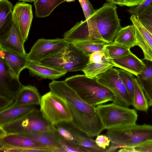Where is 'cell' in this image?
<instances>
[{
  "label": "cell",
  "instance_id": "cell-5",
  "mask_svg": "<svg viewBox=\"0 0 152 152\" xmlns=\"http://www.w3.org/2000/svg\"><path fill=\"white\" fill-rule=\"evenodd\" d=\"M89 61V56L73 43L55 54L37 63L67 72L82 71Z\"/></svg>",
  "mask_w": 152,
  "mask_h": 152
},
{
  "label": "cell",
  "instance_id": "cell-36",
  "mask_svg": "<svg viewBox=\"0 0 152 152\" xmlns=\"http://www.w3.org/2000/svg\"><path fill=\"white\" fill-rule=\"evenodd\" d=\"M152 3V0H145L141 4L134 7H131L128 12L131 15L137 16L144 9Z\"/></svg>",
  "mask_w": 152,
  "mask_h": 152
},
{
  "label": "cell",
  "instance_id": "cell-20",
  "mask_svg": "<svg viewBox=\"0 0 152 152\" xmlns=\"http://www.w3.org/2000/svg\"><path fill=\"white\" fill-rule=\"evenodd\" d=\"M0 58L2 59L10 69L19 77L21 72L26 68L29 63L26 56H22L0 49Z\"/></svg>",
  "mask_w": 152,
  "mask_h": 152
},
{
  "label": "cell",
  "instance_id": "cell-21",
  "mask_svg": "<svg viewBox=\"0 0 152 152\" xmlns=\"http://www.w3.org/2000/svg\"><path fill=\"white\" fill-rule=\"evenodd\" d=\"M26 68L28 69L29 75L32 76L53 80L64 76L67 72L29 61Z\"/></svg>",
  "mask_w": 152,
  "mask_h": 152
},
{
  "label": "cell",
  "instance_id": "cell-41",
  "mask_svg": "<svg viewBox=\"0 0 152 152\" xmlns=\"http://www.w3.org/2000/svg\"><path fill=\"white\" fill-rule=\"evenodd\" d=\"M109 3L120 6H127V4L124 0H106Z\"/></svg>",
  "mask_w": 152,
  "mask_h": 152
},
{
  "label": "cell",
  "instance_id": "cell-8",
  "mask_svg": "<svg viewBox=\"0 0 152 152\" xmlns=\"http://www.w3.org/2000/svg\"><path fill=\"white\" fill-rule=\"evenodd\" d=\"M105 129L136 123L138 115L136 111L113 102L96 107Z\"/></svg>",
  "mask_w": 152,
  "mask_h": 152
},
{
  "label": "cell",
  "instance_id": "cell-13",
  "mask_svg": "<svg viewBox=\"0 0 152 152\" xmlns=\"http://www.w3.org/2000/svg\"><path fill=\"white\" fill-rule=\"evenodd\" d=\"M32 6L25 2L16 3L13 8L12 21L25 43L27 40L33 18Z\"/></svg>",
  "mask_w": 152,
  "mask_h": 152
},
{
  "label": "cell",
  "instance_id": "cell-44",
  "mask_svg": "<svg viewBox=\"0 0 152 152\" xmlns=\"http://www.w3.org/2000/svg\"><path fill=\"white\" fill-rule=\"evenodd\" d=\"M19 1H23L25 2H34L36 0H18Z\"/></svg>",
  "mask_w": 152,
  "mask_h": 152
},
{
  "label": "cell",
  "instance_id": "cell-16",
  "mask_svg": "<svg viewBox=\"0 0 152 152\" xmlns=\"http://www.w3.org/2000/svg\"><path fill=\"white\" fill-rule=\"evenodd\" d=\"M63 37V38L69 43L80 42L104 43L99 41L94 37L86 20L77 23L70 30L64 33Z\"/></svg>",
  "mask_w": 152,
  "mask_h": 152
},
{
  "label": "cell",
  "instance_id": "cell-25",
  "mask_svg": "<svg viewBox=\"0 0 152 152\" xmlns=\"http://www.w3.org/2000/svg\"><path fill=\"white\" fill-rule=\"evenodd\" d=\"M14 6L8 0H0V36L5 34L12 24Z\"/></svg>",
  "mask_w": 152,
  "mask_h": 152
},
{
  "label": "cell",
  "instance_id": "cell-4",
  "mask_svg": "<svg viewBox=\"0 0 152 152\" xmlns=\"http://www.w3.org/2000/svg\"><path fill=\"white\" fill-rule=\"evenodd\" d=\"M106 135L118 149L135 146L152 140V125L136 123L115 126L107 129Z\"/></svg>",
  "mask_w": 152,
  "mask_h": 152
},
{
  "label": "cell",
  "instance_id": "cell-33",
  "mask_svg": "<svg viewBox=\"0 0 152 152\" xmlns=\"http://www.w3.org/2000/svg\"><path fill=\"white\" fill-rule=\"evenodd\" d=\"M57 132L60 144L65 152H88L86 148L75 142L66 139Z\"/></svg>",
  "mask_w": 152,
  "mask_h": 152
},
{
  "label": "cell",
  "instance_id": "cell-12",
  "mask_svg": "<svg viewBox=\"0 0 152 152\" xmlns=\"http://www.w3.org/2000/svg\"><path fill=\"white\" fill-rule=\"evenodd\" d=\"M22 86L19 77L0 58V96L15 101Z\"/></svg>",
  "mask_w": 152,
  "mask_h": 152
},
{
  "label": "cell",
  "instance_id": "cell-18",
  "mask_svg": "<svg viewBox=\"0 0 152 152\" xmlns=\"http://www.w3.org/2000/svg\"><path fill=\"white\" fill-rule=\"evenodd\" d=\"M70 132L74 142L86 149L88 152H105L107 149L99 147L95 140L87 134L75 127L71 122H61Z\"/></svg>",
  "mask_w": 152,
  "mask_h": 152
},
{
  "label": "cell",
  "instance_id": "cell-32",
  "mask_svg": "<svg viewBox=\"0 0 152 152\" xmlns=\"http://www.w3.org/2000/svg\"><path fill=\"white\" fill-rule=\"evenodd\" d=\"M117 70L119 76L129 94L132 102L134 91V81L135 78L134 75L121 69H118Z\"/></svg>",
  "mask_w": 152,
  "mask_h": 152
},
{
  "label": "cell",
  "instance_id": "cell-37",
  "mask_svg": "<svg viewBox=\"0 0 152 152\" xmlns=\"http://www.w3.org/2000/svg\"><path fill=\"white\" fill-rule=\"evenodd\" d=\"M95 140L96 145L99 147L104 149H107L109 146L111 141L106 135H98Z\"/></svg>",
  "mask_w": 152,
  "mask_h": 152
},
{
  "label": "cell",
  "instance_id": "cell-15",
  "mask_svg": "<svg viewBox=\"0 0 152 152\" xmlns=\"http://www.w3.org/2000/svg\"><path fill=\"white\" fill-rule=\"evenodd\" d=\"M24 43L17 28L12 22L9 30L0 36V48L3 50L26 56Z\"/></svg>",
  "mask_w": 152,
  "mask_h": 152
},
{
  "label": "cell",
  "instance_id": "cell-43",
  "mask_svg": "<svg viewBox=\"0 0 152 152\" xmlns=\"http://www.w3.org/2000/svg\"><path fill=\"white\" fill-rule=\"evenodd\" d=\"M6 132L0 127V139L2 138L7 135Z\"/></svg>",
  "mask_w": 152,
  "mask_h": 152
},
{
  "label": "cell",
  "instance_id": "cell-29",
  "mask_svg": "<svg viewBox=\"0 0 152 152\" xmlns=\"http://www.w3.org/2000/svg\"><path fill=\"white\" fill-rule=\"evenodd\" d=\"M114 66L107 59L99 63L88 62L82 71L87 77L94 78Z\"/></svg>",
  "mask_w": 152,
  "mask_h": 152
},
{
  "label": "cell",
  "instance_id": "cell-42",
  "mask_svg": "<svg viewBox=\"0 0 152 152\" xmlns=\"http://www.w3.org/2000/svg\"><path fill=\"white\" fill-rule=\"evenodd\" d=\"M82 7L90 4L91 3L88 0H78Z\"/></svg>",
  "mask_w": 152,
  "mask_h": 152
},
{
  "label": "cell",
  "instance_id": "cell-24",
  "mask_svg": "<svg viewBox=\"0 0 152 152\" xmlns=\"http://www.w3.org/2000/svg\"><path fill=\"white\" fill-rule=\"evenodd\" d=\"M113 43L129 49L137 45L136 31L134 26L132 24L121 27L116 34Z\"/></svg>",
  "mask_w": 152,
  "mask_h": 152
},
{
  "label": "cell",
  "instance_id": "cell-34",
  "mask_svg": "<svg viewBox=\"0 0 152 152\" xmlns=\"http://www.w3.org/2000/svg\"><path fill=\"white\" fill-rule=\"evenodd\" d=\"M137 17L145 27L152 29V3L141 12Z\"/></svg>",
  "mask_w": 152,
  "mask_h": 152
},
{
  "label": "cell",
  "instance_id": "cell-40",
  "mask_svg": "<svg viewBox=\"0 0 152 152\" xmlns=\"http://www.w3.org/2000/svg\"><path fill=\"white\" fill-rule=\"evenodd\" d=\"M127 6L130 7L136 6L142 4L145 0H124Z\"/></svg>",
  "mask_w": 152,
  "mask_h": 152
},
{
  "label": "cell",
  "instance_id": "cell-7",
  "mask_svg": "<svg viewBox=\"0 0 152 152\" xmlns=\"http://www.w3.org/2000/svg\"><path fill=\"white\" fill-rule=\"evenodd\" d=\"M0 127L7 134L51 132L55 130L53 126L44 118L40 110L37 108L20 119Z\"/></svg>",
  "mask_w": 152,
  "mask_h": 152
},
{
  "label": "cell",
  "instance_id": "cell-17",
  "mask_svg": "<svg viewBox=\"0 0 152 152\" xmlns=\"http://www.w3.org/2000/svg\"><path fill=\"white\" fill-rule=\"evenodd\" d=\"M114 66L128 72L136 76L141 73L146 67V64L132 53L122 57L107 60Z\"/></svg>",
  "mask_w": 152,
  "mask_h": 152
},
{
  "label": "cell",
  "instance_id": "cell-19",
  "mask_svg": "<svg viewBox=\"0 0 152 152\" xmlns=\"http://www.w3.org/2000/svg\"><path fill=\"white\" fill-rule=\"evenodd\" d=\"M41 98L38 89L35 86L31 85H23L14 103L11 106L39 105Z\"/></svg>",
  "mask_w": 152,
  "mask_h": 152
},
{
  "label": "cell",
  "instance_id": "cell-2",
  "mask_svg": "<svg viewBox=\"0 0 152 152\" xmlns=\"http://www.w3.org/2000/svg\"><path fill=\"white\" fill-rule=\"evenodd\" d=\"M64 81L82 99L92 106L110 102H113L115 100L113 93L99 83L95 77L77 75L67 78Z\"/></svg>",
  "mask_w": 152,
  "mask_h": 152
},
{
  "label": "cell",
  "instance_id": "cell-26",
  "mask_svg": "<svg viewBox=\"0 0 152 152\" xmlns=\"http://www.w3.org/2000/svg\"><path fill=\"white\" fill-rule=\"evenodd\" d=\"M145 64V68L141 73L136 76V78L149 102L152 100V62L146 60Z\"/></svg>",
  "mask_w": 152,
  "mask_h": 152
},
{
  "label": "cell",
  "instance_id": "cell-30",
  "mask_svg": "<svg viewBox=\"0 0 152 152\" xmlns=\"http://www.w3.org/2000/svg\"><path fill=\"white\" fill-rule=\"evenodd\" d=\"M103 51L107 60L118 58L132 53L130 49L114 43L106 44Z\"/></svg>",
  "mask_w": 152,
  "mask_h": 152
},
{
  "label": "cell",
  "instance_id": "cell-22",
  "mask_svg": "<svg viewBox=\"0 0 152 152\" xmlns=\"http://www.w3.org/2000/svg\"><path fill=\"white\" fill-rule=\"evenodd\" d=\"M37 108L36 105L10 106L0 111V126L17 121Z\"/></svg>",
  "mask_w": 152,
  "mask_h": 152
},
{
  "label": "cell",
  "instance_id": "cell-10",
  "mask_svg": "<svg viewBox=\"0 0 152 152\" xmlns=\"http://www.w3.org/2000/svg\"><path fill=\"white\" fill-rule=\"evenodd\" d=\"M69 44L64 38L39 39L27 54V58L29 61L38 62L60 51Z\"/></svg>",
  "mask_w": 152,
  "mask_h": 152
},
{
  "label": "cell",
  "instance_id": "cell-23",
  "mask_svg": "<svg viewBox=\"0 0 152 152\" xmlns=\"http://www.w3.org/2000/svg\"><path fill=\"white\" fill-rule=\"evenodd\" d=\"M18 134L29 137L49 147L57 149L60 152H65L60 144L56 130L51 132Z\"/></svg>",
  "mask_w": 152,
  "mask_h": 152
},
{
  "label": "cell",
  "instance_id": "cell-3",
  "mask_svg": "<svg viewBox=\"0 0 152 152\" xmlns=\"http://www.w3.org/2000/svg\"><path fill=\"white\" fill-rule=\"evenodd\" d=\"M116 9V5L107 2L86 20L95 36L107 44H113L116 34L121 27Z\"/></svg>",
  "mask_w": 152,
  "mask_h": 152
},
{
  "label": "cell",
  "instance_id": "cell-45",
  "mask_svg": "<svg viewBox=\"0 0 152 152\" xmlns=\"http://www.w3.org/2000/svg\"><path fill=\"white\" fill-rule=\"evenodd\" d=\"M75 0H65V1L67 2H71L75 1Z\"/></svg>",
  "mask_w": 152,
  "mask_h": 152
},
{
  "label": "cell",
  "instance_id": "cell-27",
  "mask_svg": "<svg viewBox=\"0 0 152 152\" xmlns=\"http://www.w3.org/2000/svg\"><path fill=\"white\" fill-rule=\"evenodd\" d=\"M65 0H36L34 2L35 15L38 18L49 16L58 5Z\"/></svg>",
  "mask_w": 152,
  "mask_h": 152
},
{
  "label": "cell",
  "instance_id": "cell-46",
  "mask_svg": "<svg viewBox=\"0 0 152 152\" xmlns=\"http://www.w3.org/2000/svg\"><path fill=\"white\" fill-rule=\"evenodd\" d=\"M148 104L149 106H152V100L148 102Z\"/></svg>",
  "mask_w": 152,
  "mask_h": 152
},
{
  "label": "cell",
  "instance_id": "cell-1",
  "mask_svg": "<svg viewBox=\"0 0 152 152\" xmlns=\"http://www.w3.org/2000/svg\"><path fill=\"white\" fill-rule=\"evenodd\" d=\"M49 87L50 91L66 101L72 117L71 122L76 128L91 137L105 129L96 107L84 101L64 80H53Z\"/></svg>",
  "mask_w": 152,
  "mask_h": 152
},
{
  "label": "cell",
  "instance_id": "cell-6",
  "mask_svg": "<svg viewBox=\"0 0 152 152\" xmlns=\"http://www.w3.org/2000/svg\"><path fill=\"white\" fill-rule=\"evenodd\" d=\"M39 105L43 117L52 125L72 121V115L66 101L51 91L41 96Z\"/></svg>",
  "mask_w": 152,
  "mask_h": 152
},
{
  "label": "cell",
  "instance_id": "cell-38",
  "mask_svg": "<svg viewBox=\"0 0 152 152\" xmlns=\"http://www.w3.org/2000/svg\"><path fill=\"white\" fill-rule=\"evenodd\" d=\"M106 59L104 52L98 51L91 54L89 56V62L99 63Z\"/></svg>",
  "mask_w": 152,
  "mask_h": 152
},
{
  "label": "cell",
  "instance_id": "cell-11",
  "mask_svg": "<svg viewBox=\"0 0 152 152\" xmlns=\"http://www.w3.org/2000/svg\"><path fill=\"white\" fill-rule=\"evenodd\" d=\"M37 148L46 149L51 152H60L37 141L20 134H7L0 139V151L5 152H21L24 149Z\"/></svg>",
  "mask_w": 152,
  "mask_h": 152
},
{
  "label": "cell",
  "instance_id": "cell-35",
  "mask_svg": "<svg viewBox=\"0 0 152 152\" xmlns=\"http://www.w3.org/2000/svg\"><path fill=\"white\" fill-rule=\"evenodd\" d=\"M119 152H152V140L146 141L138 145L124 146L120 148Z\"/></svg>",
  "mask_w": 152,
  "mask_h": 152
},
{
  "label": "cell",
  "instance_id": "cell-31",
  "mask_svg": "<svg viewBox=\"0 0 152 152\" xmlns=\"http://www.w3.org/2000/svg\"><path fill=\"white\" fill-rule=\"evenodd\" d=\"M73 44L88 56L95 52H104V47L107 44L105 43H96L87 42H77Z\"/></svg>",
  "mask_w": 152,
  "mask_h": 152
},
{
  "label": "cell",
  "instance_id": "cell-14",
  "mask_svg": "<svg viewBox=\"0 0 152 152\" xmlns=\"http://www.w3.org/2000/svg\"><path fill=\"white\" fill-rule=\"evenodd\" d=\"M130 19L135 29L137 45L144 54L143 59L152 62V29L145 27L135 15H131Z\"/></svg>",
  "mask_w": 152,
  "mask_h": 152
},
{
  "label": "cell",
  "instance_id": "cell-9",
  "mask_svg": "<svg viewBox=\"0 0 152 152\" xmlns=\"http://www.w3.org/2000/svg\"><path fill=\"white\" fill-rule=\"evenodd\" d=\"M95 77L99 83L113 93L115 99L113 103L126 107L132 105L131 98L117 69L111 68Z\"/></svg>",
  "mask_w": 152,
  "mask_h": 152
},
{
  "label": "cell",
  "instance_id": "cell-39",
  "mask_svg": "<svg viewBox=\"0 0 152 152\" xmlns=\"http://www.w3.org/2000/svg\"><path fill=\"white\" fill-rule=\"evenodd\" d=\"M14 101L0 96V111L4 110L11 106Z\"/></svg>",
  "mask_w": 152,
  "mask_h": 152
},
{
  "label": "cell",
  "instance_id": "cell-28",
  "mask_svg": "<svg viewBox=\"0 0 152 152\" xmlns=\"http://www.w3.org/2000/svg\"><path fill=\"white\" fill-rule=\"evenodd\" d=\"M134 91L132 106L138 110L147 112L149 106L148 99L137 78H134Z\"/></svg>",
  "mask_w": 152,
  "mask_h": 152
}]
</instances>
